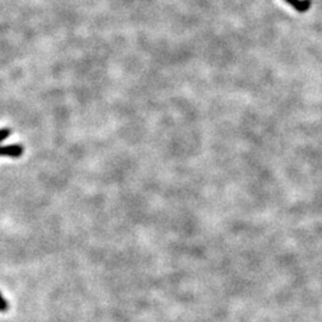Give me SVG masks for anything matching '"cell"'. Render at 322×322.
<instances>
[{
    "label": "cell",
    "instance_id": "cell-1",
    "mask_svg": "<svg viewBox=\"0 0 322 322\" xmlns=\"http://www.w3.org/2000/svg\"><path fill=\"white\" fill-rule=\"evenodd\" d=\"M290 4H292L293 6H296L297 8V0H288Z\"/></svg>",
    "mask_w": 322,
    "mask_h": 322
}]
</instances>
